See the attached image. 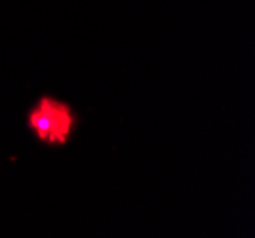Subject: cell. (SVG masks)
I'll use <instances>...</instances> for the list:
<instances>
[{
  "label": "cell",
  "instance_id": "1",
  "mask_svg": "<svg viewBox=\"0 0 255 238\" xmlns=\"http://www.w3.org/2000/svg\"><path fill=\"white\" fill-rule=\"evenodd\" d=\"M32 126L44 139L59 141L65 139V135L69 131L71 117L67 115V111L61 105L44 101L32 115Z\"/></svg>",
  "mask_w": 255,
  "mask_h": 238
}]
</instances>
